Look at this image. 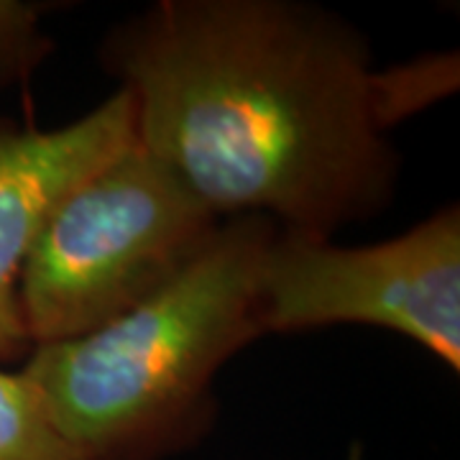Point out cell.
I'll return each mask as SVG.
<instances>
[{
    "label": "cell",
    "mask_w": 460,
    "mask_h": 460,
    "mask_svg": "<svg viewBox=\"0 0 460 460\" xmlns=\"http://www.w3.org/2000/svg\"><path fill=\"white\" fill-rule=\"evenodd\" d=\"M100 51L133 95L138 144L217 217L314 238L389 208V131L432 98L376 69L345 18L295 0H162Z\"/></svg>",
    "instance_id": "1"
},
{
    "label": "cell",
    "mask_w": 460,
    "mask_h": 460,
    "mask_svg": "<svg viewBox=\"0 0 460 460\" xmlns=\"http://www.w3.org/2000/svg\"><path fill=\"white\" fill-rule=\"evenodd\" d=\"M277 230L263 215L226 217L128 313L33 345L21 371L84 460H154L202 432L215 374L263 332L261 271Z\"/></svg>",
    "instance_id": "2"
},
{
    "label": "cell",
    "mask_w": 460,
    "mask_h": 460,
    "mask_svg": "<svg viewBox=\"0 0 460 460\" xmlns=\"http://www.w3.org/2000/svg\"><path fill=\"white\" fill-rule=\"evenodd\" d=\"M136 138V102L126 87L65 128L39 131L0 120V366L33 348L18 281L41 223L72 184Z\"/></svg>",
    "instance_id": "5"
},
{
    "label": "cell",
    "mask_w": 460,
    "mask_h": 460,
    "mask_svg": "<svg viewBox=\"0 0 460 460\" xmlns=\"http://www.w3.org/2000/svg\"><path fill=\"white\" fill-rule=\"evenodd\" d=\"M0 460H84L23 371L0 366Z\"/></svg>",
    "instance_id": "6"
},
{
    "label": "cell",
    "mask_w": 460,
    "mask_h": 460,
    "mask_svg": "<svg viewBox=\"0 0 460 460\" xmlns=\"http://www.w3.org/2000/svg\"><path fill=\"white\" fill-rule=\"evenodd\" d=\"M263 332L394 330L460 368V215L445 208L374 246L277 230L261 271Z\"/></svg>",
    "instance_id": "4"
},
{
    "label": "cell",
    "mask_w": 460,
    "mask_h": 460,
    "mask_svg": "<svg viewBox=\"0 0 460 460\" xmlns=\"http://www.w3.org/2000/svg\"><path fill=\"white\" fill-rule=\"evenodd\" d=\"M41 16L39 3L0 0V87L26 80L51 51Z\"/></svg>",
    "instance_id": "7"
},
{
    "label": "cell",
    "mask_w": 460,
    "mask_h": 460,
    "mask_svg": "<svg viewBox=\"0 0 460 460\" xmlns=\"http://www.w3.org/2000/svg\"><path fill=\"white\" fill-rule=\"evenodd\" d=\"M220 223L136 138L72 184L36 233L18 281L31 345L72 341L128 313L174 279Z\"/></svg>",
    "instance_id": "3"
}]
</instances>
